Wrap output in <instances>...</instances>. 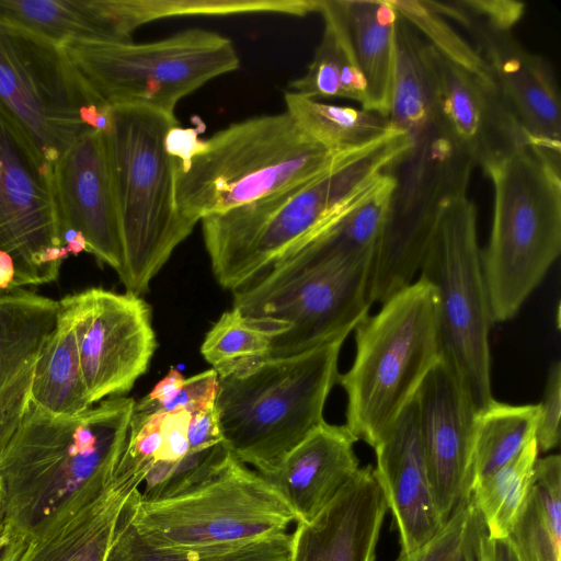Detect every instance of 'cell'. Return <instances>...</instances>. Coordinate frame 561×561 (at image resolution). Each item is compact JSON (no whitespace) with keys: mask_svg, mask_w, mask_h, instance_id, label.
Returning a JSON list of instances; mask_svg holds the SVG:
<instances>
[{"mask_svg":"<svg viewBox=\"0 0 561 561\" xmlns=\"http://www.w3.org/2000/svg\"><path fill=\"white\" fill-rule=\"evenodd\" d=\"M415 144L396 131L295 186L201 220L213 273L236 290L306 241L381 175L401 164Z\"/></svg>","mask_w":561,"mask_h":561,"instance_id":"6da1fadb","label":"cell"},{"mask_svg":"<svg viewBox=\"0 0 561 561\" xmlns=\"http://www.w3.org/2000/svg\"><path fill=\"white\" fill-rule=\"evenodd\" d=\"M135 400L111 397L77 415L32 402L0 454L12 535L27 537L81 486L118 461Z\"/></svg>","mask_w":561,"mask_h":561,"instance_id":"7a4b0ae2","label":"cell"},{"mask_svg":"<svg viewBox=\"0 0 561 561\" xmlns=\"http://www.w3.org/2000/svg\"><path fill=\"white\" fill-rule=\"evenodd\" d=\"M345 339L285 357H270L241 373L218 376L215 410L224 443L261 474L325 421L324 404L337 382Z\"/></svg>","mask_w":561,"mask_h":561,"instance_id":"3957f363","label":"cell"},{"mask_svg":"<svg viewBox=\"0 0 561 561\" xmlns=\"http://www.w3.org/2000/svg\"><path fill=\"white\" fill-rule=\"evenodd\" d=\"M105 136L121 227L127 293L141 295L195 222L175 198L174 159L165 147L174 114L142 105L112 106Z\"/></svg>","mask_w":561,"mask_h":561,"instance_id":"277c9868","label":"cell"},{"mask_svg":"<svg viewBox=\"0 0 561 561\" xmlns=\"http://www.w3.org/2000/svg\"><path fill=\"white\" fill-rule=\"evenodd\" d=\"M344 154L314 141L286 111L250 117L203 139L186 163L174 161L176 205L197 224L313 179Z\"/></svg>","mask_w":561,"mask_h":561,"instance_id":"5b68a950","label":"cell"},{"mask_svg":"<svg viewBox=\"0 0 561 561\" xmlns=\"http://www.w3.org/2000/svg\"><path fill=\"white\" fill-rule=\"evenodd\" d=\"M354 330L355 357L337 382L347 398L345 426L374 448L442 358L436 291L419 277Z\"/></svg>","mask_w":561,"mask_h":561,"instance_id":"8992f818","label":"cell"},{"mask_svg":"<svg viewBox=\"0 0 561 561\" xmlns=\"http://www.w3.org/2000/svg\"><path fill=\"white\" fill-rule=\"evenodd\" d=\"M493 219L481 252L493 322L513 318L561 251V171L529 146L484 173Z\"/></svg>","mask_w":561,"mask_h":561,"instance_id":"52a82bcc","label":"cell"},{"mask_svg":"<svg viewBox=\"0 0 561 561\" xmlns=\"http://www.w3.org/2000/svg\"><path fill=\"white\" fill-rule=\"evenodd\" d=\"M470 181L461 180L444 197L419 273L437 295L442 357L457 371L479 411L494 400L489 346L493 319Z\"/></svg>","mask_w":561,"mask_h":561,"instance_id":"ba28073f","label":"cell"},{"mask_svg":"<svg viewBox=\"0 0 561 561\" xmlns=\"http://www.w3.org/2000/svg\"><path fill=\"white\" fill-rule=\"evenodd\" d=\"M60 48L105 104L142 105L169 114L182 99L240 66L232 42L204 28L146 43L72 39Z\"/></svg>","mask_w":561,"mask_h":561,"instance_id":"9c48e42d","label":"cell"},{"mask_svg":"<svg viewBox=\"0 0 561 561\" xmlns=\"http://www.w3.org/2000/svg\"><path fill=\"white\" fill-rule=\"evenodd\" d=\"M0 113L53 169L85 130L107 133L113 108L90 90L59 46L0 24Z\"/></svg>","mask_w":561,"mask_h":561,"instance_id":"30bf717a","label":"cell"},{"mask_svg":"<svg viewBox=\"0 0 561 561\" xmlns=\"http://www.w3.org/2000/svg\"><path fill=\"white\" fill-rule=\"evenodd\" d=\"M124 515L146 541L163 547L229 546L287 534L295 515L265 478L232 455L224 468L179 495L142 501Z\"/></svg>","mask_w":561,"mask_h":561,"instance_id":"8fae6325","label":"cell"},{"mask_svg":"<svg viewBox=\"0 0 561 561\" xmlns=\"http://www.w3.org/2000/svg\"><path fill=\"white\" fill-rule=\"evenodd\" d=\"M374 255L329 263L265 296L233 301L232 308L271 339L270 357L293 356L346 339L371 306Z\"/></svg>","mask_w":561,"mask_h":561,"instance_id":"7c38bea8","label":"cell"},{"mask_svg":"<svg viewBox=\"0 0 561 561\" xmlns=\"http://www.w3.org/2000/svg\"><path fill=\"white\" fill-rule=\"evenodd\" d=\"M0 252L13 259L22 286L56 280L69 256L61 244L53 171L1 113Z\"/></svg>","mask_w":561,"mask_h":561,"instance_id":"4fadbf2b","label":"cell"},{"mask_svg":"<svg viewBox=\"0 0 561 561\" xmlns=\"http://www.w3.org/2000/svg\"><path fill=\"white\" fill-rule=\"evenodd\" d=\"M75 334L90 401L130 391L157 348L151 310L140 296L89 288L59 300Z\"/></svg>","mask_w":561,"mask_h":561,"instance_id":"5bb4252c","label":"cell"},{"mask_svg":"<svg viewBox=\"0 0 561 561\" xmlns=\"http://www.w3.org/2000/svg\"><path fill=\"white\" fill-rule=\"evenodd\" d=\"M414 181L403 193L398 187L390 220L374 255L369 299L382 305L410 286L420 272L442 203L473 164L440 139L414 150ZM400 186V183H399Z\"/></svg>","mask_w":561,"mask_h":561,"instance_id":"9a60e30c","label":"cell"},{"mask_svg":"<svg viewBox=\"0 0 561 561\" xmlns=\"http://www.w3.org/2000/svg\"><path fill=\"white\" fill-rule=\"evenodd\" d=\"M423 58L435 136L484 173L528 146L493 82L454 64L430 43H424Z\"/></svg>","mask_w":561,"mask_h":561,"instance_id":"2e32d148","label":"cell"},{"mask_svg":"<svg viewBox=\"0 0 561 561\" xmlns=\"http://www.w3.org/2000/svg\"><path fill=\"white\" fill-rule=\"evenodd\" d=\"M449 15L473 38L528 146L561 170L560 94L550 62L528 50L512 31L496 30L471 18L458 1L450 2Z\"/></svg>","mask_w":561,"mask_h":561,"instance_id":"e0dca14e","label":"cell"},{"mask_svg":"<svg viewBox=\"0 0 561 561\" xmlns=\"http://www.w3.org/2000/svg\"><path fill=\"white\" fill-rule=\"evenodd\" d=\"M414 399L432 494L445 523L472 494L477 409L459 375L443 357Z\"/></svg>","mask_w":561,"mask_h":561,"instance_id":"ac0fdd59","label":"cell"},{"mask_svg":"<svg viewBox=\"0 0 561 561\" xmlns=\"http://www.w3.org/2000/svg\"><path fill=\"white\" fill-rule=\"evenodd\" d=\"M144 474L118 466L100 471L27 537L14 561H104L119 516Z\"/></svg>","mask_w":561,"mask_h":561,"instance_id":"d6986e66","label":"cell"},{"mask_svg":"<svg viewBox=\"0 0 561 561\" xmlns=\"http://www.w3.org/2000/svg\"><path fill=\"white\" fill-rule=\"evenodd\" d=\"M51 171L61 234L67 229L81 232L88 252L119 274L123 244L104 134L82 133Z\"/></svg>","mask_w":561,"mask_h":561,"instance_id":"ffe728a7","label":"cell"},{"mask_svg":"<svg viewBox=\"0 0 561 561\" xmlns=\"http://www.w3.org/2000/svg\"><path fill=\"white\" fill-rule=\"evenodd\" d=\"M193 413L134 411L119 463L144 474L142 501H158L190 491L210 479L229 460L228 449L196 451L188 439Z\"/></svg>","mask_w":561,"mask_h":561,"instance_id":"44dd1931","label":"cell"},{"mask_svg":"<svg viewBox=\"0 0 561 561\" xmlns=\"http://www.w3.org/2000/svg\"><path fill=\"white\" fill-rule=\"evenodd\" d=\"M388 502L371 465L290 535L287 561H375Z\"/></svg>","mask_w":561,"mask_h":561,"instance_id":"7402d4cb","label":"cell"},{"mask_svg":"<svg viewBox=\"0 0 561 561\" xmlns=\"http://www.w3.org/2000/svg\"><path fill=\"white\" fill-rule=\"evenodd\" d=\"M374 449V469L396 520L400 554L411 553L444 524L432 494L414 398Z\"/></svg>","mask_w":561,"mask_h":561,"instance_id":"603a6c76","label":"cell"},{"mask_svg":"<svg viewBox=\"0 0 561 561\" xmlns=\"http://www.w3.org/2000/svg\"><path fill=\"white\" fill-rule=\"evenodd\" d=\"M58 311L59 301L23 288L0 293V454L24 417L35 365Z\"/></svg>","mask_w":561,"mask_h":561,"instance_id":"cb8c5ba5","label":"cell"},{"mask_svg":"<svg viewBox=\"0 0 561 561\" xmlns=\"http://www.w3.org/2000/svg\"><path fill=\"white\" fill-rule=\"evenodd\" d=\"M357 440L345 425L324 422L274 471L262 474L289 506L297 523L313 519L357 472Z\"/></svg>","mask_w":561,"mask_h":561,"instance_id":"d4e9b609","label":"cell"},{"mask_svg":"<svg viewBox=\"0 0 561 561\" xmlns=\"http://www.w3.org/2000/svg\"><path fill=\"white\" fill-rule=\"evenodd\" d=\"M356 65L366 83L364 110L388 117L399 15L389 0H337Z\"/></svg>","mask_w":561,"mask_h":561,"instance_id":"484cf974","label":"cell"},{"mask_svg":"<svg viewBox=\"0 0 561 561\" xmlns=\"http://www.w3.org/2000/svg\"><path fill=\"white\" fill-rule=\"evenodd\" d=\"M324 22L321 41L306 72L289 88L302 96L342 98L366 106V83L348 41L337 0H320Z\"/></svg>","mask_w":561,"mask_h":561,"instance_id":"4316f807","label":"cell"},{"mask_svg":"<svg viewBox=\"0 0 561 561\" xmlns=\"http://www.w3.org/2000/svg\"><path fill=\"white\" fill-rule=\"evenodd\" d=\"M30 402L53 415H77L93 405L81 368L73 325L60 308L56 327L35 365Z\"/></svg>","mask_w":561,"mask_h":561,"instance_id":"83f0119b","label":"cell"},{"mask_svg":"<svg viewBox=\"0 0 561 561\" xmlns=\"http://www.w3.org/2000/svg\"><path fill=\"white\" fill-rule=\"evenodd\" d=\"M318 7L314 0H107L114 42L131 41L137 28L162 19L249 13L305 16Z\"/></svg>","mask_w":561,"mask_h":561,"instance_id":"f1b7e54d","label":"cell"},{"mask_svg":"<svg viewBox=\"0 0 561 561\" xmlns=\"http://www.w3.org/2000/svg\"><path fill=\"white\" fill-rule=\"evenodd\" d=\"M286 112L314 141L332 153H347L367 148L396 131L389 118L377 113L327 104L287 91Z\"/></svg>","mask_w":561,"mask_h":561,"instance_id":"f546056e","label":"cell"},{"mask_svg":"<svg viewBox=\"0 0 561 561\" xmlns=\"http://www.w3.org/2000/svg\"><path fill=\"white\" fill-rule=\"evenodd\" d=\"M423 46L424 43L414 27L399 16L388 118L393 128L408 134L416 146L434 134L432 96Z\"/></svg>","mask_w":561,"mask_h":561,"instance_id":"4dcf8cb0","label":"cell"},{"mask_svg":"<svg viewBox=\"0 0 561 561\" xmlns=\"http://www.w3.org/2000/svg\"><path fill=\"white\" fill-rule=\"evenodd\" d=\"M289 539L287 533L229 546H157L136 533L123 510L104 561H287Z\"/></svg>","mask_w":561,"mask_h":561,"instance_id":"1f68e13d","label":"cell"},{"mask_svg":"<svg viewBox=\"0 0 561 561\" xmlns=\"http://www.w3.org/2000/svg\"><path fill=\"white\" fill-rule=\"evenodd\" d=\"M538 419L539 404L514 405L492 400L477 411L473 488L513 460L536 437Z\"/></svg>","mask_w":561,"mask_h":561,"instance_id":"d6a6232c","label":"cell"},{"mask_svg":"<svg viewBox=\"0 0 561 561\" xmlns=\"http://www.w3.org/2000/svg\"><path fill=\"white\" fill-rule=\"evenodd\" d=\"M538 454L535 437L513 460L473 488L471 495L489 537L505 538L511 533L531 489Z\"/></svg>","mask_w":561,"mask_h":561,"instance_id":"836d02e7","label":"cell"},{"mask_svg":"<svg viewBox=\"0 0 561 561\" xmlns=\"http://www.w3.org/2000/svg\"><path fill=\"white\" fill-rule=\"evenodd\" d=\"M201 353L218 376H228L270 358L271 339L232 308L207 332Z\"/></svg>","mask_w":561,"mask_h":561,"instance_id":"e575fe53","label":"cell"},{"mask_svg":"<svg viewBox=\"0 0 561 561\" xmlns=\"http://www.w3.org/2000/svg\"><path fill=\"white\" fill-rule=\"evenodd\" d=\"M488 536L484 517L471 495L423 546L394 561H482Z\"/></svg>","mask_w":561,"mask_h":561,"instance_id":"d590c367","label":"cell"},{"mask_svg":"<svg viewBox=\"0 0 561 561\" xmlns=\"http://www.w3.org/2000/svg\"><path fill=\"white\" fill-rule=\"evenodd\" d=\"M398 15L421 31L443 56L459 67L490 82V70L477 51L445 20L433 12L424 0H389Z\"/></svg>","mask_w":561,"mask_h":561,"instance_id":"8d00e7d4","label":"cell"},{"mask_svg":"<svg viewBox=\"0 0 561 561\" xmlns=\"http://www.w3.org/2000/svg\"><path fill=\"white\" fill-rule=\"evenodd\" d=\"M507 538L520 561H560L561 534L549 522L533 485Z\"/></svg>","mask_w":561,"mask_h":561,"instance_id":"74e56055","label":"cell"},{"mask_svg":"<svg viewBox=\"0 0 561 561\" xmlns=\"http://www.w3.org/2000/svg\"><path fill=\"white\" fill-rule=\"evenodd\" d=\"M561 416V363L553 362L549 369L542 401L539 403V419L536 442L539 451H549L560 443Z\"/></svg>","mask_w":561,"mask_h":561,"instance_id":"f35d334b","label":"cell"},{"mask_svg":"<svg viewBox=\"0 0 561 561\" xmlns=\"http://www.w3.org/2000/svg\"><path fill=\"white\" fill-rule=\"evenodd\" d=\"M533 489L556 531L561 534V458H538L534 467Z\"/></svg>","mask_w":561,"mask_h":561,"instance_id":"ab89813d","label":"cell"},{"mask_svg":"<svg viewBox=\"0 0 561 561\" xmlns=\"http://www.w3.org/2000/svg\"><path fill=\"white\" fill-rule=\"evenodd\" d=\"M458 2L468 15L501 31H512L526 10L524 2L515 0H458Z\"/></svg>","mask_w":561,"mask_h":561,"instance_id":"60d3db41","label":"cell"},{"mask_svg":"<svg viewBox=\"0 0 561 561\" xmlns=\"http://www.w3.org/2000/svg\"><path fill=\"white\" fill-rule=\"evenodd\" d=\"M198 128H183L180 125L169 130L165 138V147L176 163H186L199 151L203 139L198 137Z\"/></svg>","mask_w":561,"mask_h":561,"instance_id":"b9f144b4","label":"cell"},{"mask_svg":"<svg viewBox=\"0 0 561 561\" xmlns=\"http://www.w3.org/2000/svg\"><path fill=\"white\" fill-rule=\"evenodd\" d=\"M482 561H520L511 540L489 537L484 541Z\"/></svg>","mask_w":561,"mask_h":561,"instance_id":"7bdbcfd3","label":"cell"},{"mask_svg":"<svg viewBox=\"0 0 561 561\" xmlns=\"http://www.w3.org/2000/svg\"><path fill=\"white\" fill-rule=\"evenodd\" d=\"M25 542V537H20L10 533L0 541V561H14L23 550Z\"/></svg>","mask_w":561,"mask_h":561,"instance_id":"ee69618b","label":"cell"},{"mask_svg":"<svg viewBox=\"0 0 561 561\" xmlns=\"http://www.w3.org/2000/svg\"><path fill=\"white\" fill-rule=\"evenodd\" d=\"M9 534L7 491L3 479L0 476V541Z\"/></svg>","mask_w":561,"mask_h":561,"instance_id":"f6af8a7d","label":"cell"}]
</instances>
